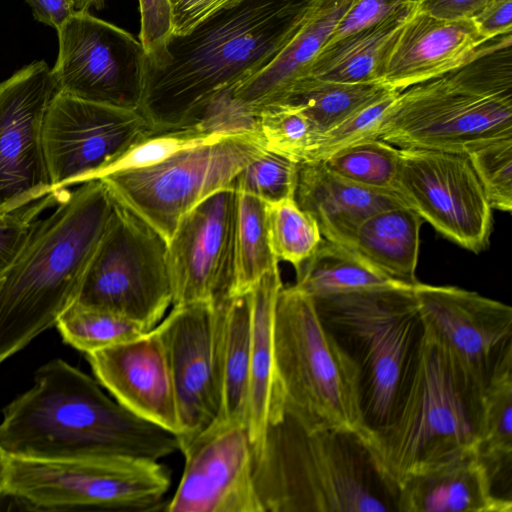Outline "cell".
Masks as SVG:
<instances>
[{"mask_svg":"<svg viewBox=\"0 0 512 512\" xmlns=\"http://www.w3.org/2000/svg\"><path fill=\"white\" fill-rule=\"evenodd\" d=\"M312 0H243L171 35L147 58L139 112L154 132L207 120L263 70L300 28Z\"/></svg>","mask_w":512,"mask_h":512,"instance_id":"cell-1","label":"cell"},{"mask_svg":"<svg viewBox=\"0 0 512 512\" xmlns=\"http://www.w3.org/2000/svg\"><path fill=\"white\" fill-rule=\"evenodd\" d=\"M0 448L36 460L115 456L160 460L179 450L178 437L115 399L99 382L62 359L34 374V384L2 410Z\"/></svg>","mask_w":512,"mask_h":512,"instance_id":"cell-2","label":"cell"},{"mask_svg":"<svg viewBox=\"0 0 512 512\" xmlns=\"http://www.w3.org/2000/svg\"><path fill=\"white\" fill-rule=\"evenodd\" d=\"M114 209L107 186L93 179L64 191L55 211L38 220L0 282V364L76 300Z\"/></svg>","mask_w":512,"mask_h":512,"instance_id":"cell-3","label":"cell"},{"mask_svg":"<svg viewBox=\"0 0 512 512\" xmlns=\"http://www.w3.org/2000/svg\"><path fill=\"white\" fill-rule=\"evenodd\" d=\"M253 476L264 512L396 511V492L360 437L310 428L285 410L253 456Z\"/></svg>","mask_w":512,"mask_h":512,"instance_id":"cell-4","label":"cell"},{"mask_svg":"<svg viewBox=\"0 0 512 512\" xmlns=\"http://www.w3.org/2000/svg\"><path fill=\"white\" fill-rule=\"evenodd\" d=\"M374 138L464 154L512 138L511 33L487 41L461 67L400 91Z\"/></svg>","mask_w":512,"mask_h":512,"instance_id":"cell-5","label":"cell"},{"mask_svg":"<svg viewBox=\"0 0 512 512\" xmlns=\"http://www.w3.org/2000/svg\"><path fill=\"white\" fill-rule=\"evenodd\" d=\"M313 300L356 364L362 412L373 438L393 419L423 346L425 326L413 286L396 283Z\"/></svg>","mask_w":512,"mask_h":512,"instance_id":"cell-6","label":"cell"},{"mask_svg":"<svg viewBox=\"0 0 512 512\" xmlns=\"http://www.w3.org/2000/svg\"><path fill=\"white\" fill-rule=\"evenodd\" d=\"M483 392L426 336L406 394L391 422L368 446L396 492L410 475L439 464L478 440Z\"/></svg>","mask_w":512,"mask_h":512,"instance_id":"cell-7","label":"cell"},{"mask_svg":"<svg viewBox=\"0 0 512 512\" xmlns=\"http://www.w3.org/2000/svg\"><path fill=\"white\" fill-rule=\"evenodd\" d=\"M274 358L284 410L310 428L372 440L361 407L356 364L295 285L282 287L274 315Z\"/></svg>","mask_w":512,"mask_h":512,"instance_id":"cell-8","label":"cell"},{"mask_svg":"<svg viewBox=\"0 0 512 512\" xmlns=\"http://www.w3.org/2000/svg\"><path fill=\"white\" fill-rule=\"evenodd\" d=\"M170 483L166 466L140 457L4 461L3 495L34 510H164Z\"/></svg>","mask_w":512,"mask_h":512,"instance_id":"cell-9","label":"cell"},{"mask_svg":"<svg viewBox=\"0 0 512 512\" xmlns=\"http://www.w3.org/2000/svg\"><path fill=\"white\" fill-rule=\"evenodd\" d=\"M265 150L253 127L242 128L156 164L98 179L168 242L188 211L214 192L233 186L237 174Z\"/></svg>","mask_w":512,"mask_h":512,"instance_id":"cell-10","label":"cell"},{"mask_svg":"<svg viewBox=\"0 0 512 512\" xmlns=\"http://www.w3.org/2000/svg\"><path fill=\"white\" fill-rule=\"evenodd\" d=\"M114 199L113 216L75 301L120 315L148 332L173 302L168 243L142 217Z\"/></svg>","mask_w":512,"mask_h":512,"instance_id":"cell-11","label":"cell"},{"mask_svg":"<svg viewBox=\"0 0 512 512\" xmlns=\"http://www.w3.org/2000/svg\"><path fill=\"white\" fill-rule=\"evenodd\" d=\"M57 34L56 92L139 111L147 66L140 41L89 11H75Z\"/></svg>","mask_w":512,"mask_h":512,"instance_id":"cell-12","label":"cell"},{"mask_svg":"<svg viewBox=\"0 0 512 512\" xmlns=\"http://www.w3.org/2000/svg\"><path fill=\"white\" fill-rule=\"evenodd\" d=\"M394 193L450 241L474 253L488 247L493 209L466 154L399 148Z\"/></svg>","mask_w":512,"mask_h":512,"instance_id":"cell-13","label":"cell"},{"mask_svg":"<svg viewBox=\"0 0 512 512\" xmlns=\"http://www.w3.org/2000/svg\"><path fill=\"white\" fill-rule=\"evenodd\" d=\"M155 133L138 110L56 92L44 122V149L54 191L98 179L133 146Z\"/></svg>","mask_w":512,"mask_h":512,"instance_id":"cell-14","label":"cell"},{"mask_svg":"<svg viewBox=\"0 0 512 512\" xmlns=\"http://www.w3.org/2000/svg\"><path fill=\"white\" fill-rule=\"evenodd\" d=\"M413 291L426 336L484 392L493 374L512 359V308L454 286L418 281Z\"/></svg>","mask_w":512,"mask_h":512,"instance_id":"cell-15","label":"cell"},{"mask_svg":"<svg viewBox=\"0 0 512 512\" xmlns=\"http://www.w3.org/2000/svg\"><path fill=\"white\" fill-rule=\"evenodd\" d=\"M55 93L44 60L0 82V213L20 210L54 192L43 131Z\"/></svg>","mask_w":512,"mask_h":512,"instance_id":"cell-16","label":"cell"},{"mask_svg":"<svg viewBox=\"0 0 512 512\" xmlns=\"http://www.w3.org/2000/svg\"><path fill=\"white\" fill-rule=\"evenodd\" d=\"M185 465L167 512H264L244 421L215 420L179 445Z\"/></svg>","mask_w":512,"mask_h":512,"instance_id":"cell-17","label":"cell"},{"mask_svg":"<svg viewBox=\"0 0 512 512\" xmlns=\"http://www.w3.org/2000/svg\"><path fill=\"white\" fill-rule=\"evenodd\" d=\"M237 191L220 189L188 211L168 240L172 306L216 304L233 279Z\"/></svg>","mask_w":512,"mask_h":512,"instance_id":"cell-18","label":"cell"},{"mask_svg":"<svg viewBox=\"0 0 512 512\" xmlns=\"http://www.w3.org/2000/svg\"><path fill=\"white\" fill-rule=\"evenodd\" d=\"M215 307L196 302L173 306L155 327L165 347L181 431L179 445L218 416L214 366Z\"/></svg>","mask_w":512,"mask_h":512,"instance_id":"cell-19","label":"cell"},{"mask_svg":"<svg viewBox=\"0 0 512 512\" xmlns=\"http://www.w3.org/2000/svg\"><path fill=\"white\" fill-rule=\"evenodd\" d=\"M99 384L122 406L176 436L181 431L165 347L156 329L86 353Z\"/></svg>","mask_w":512,"mask_h":512,"instance_id":"cell-20","label":"cell"},{"mask_svg":"<svg viewBox=\"0 0 512 512\" xmlns=\"http://www.w3.org/2000/svg\"><path fill=\"white\" fill-rule=\"evenodd\" d=\"M487 41L472 19H440L415 8L389 52L381 84L400 92L444 75L471 61Z\"/></svg>","mask_w":512,"mask_h":512,"instance_id":"cell-21","label":"cell"},{"mask_svg":"<svg viewBox=\"0 0 512 512\" xmlns=\"http://www.w3.org/2000/svg\"><path fill=\"white\" fill-rule=\"evenodd\" d=\"M353 0H312L292 39L259 73L236 88L227 103L235 116L253 121L264 109L283 104L295 84L326 46L339 19Z\"/></svg>","mask_w":512,"mask_h":512,"instance_id":"cell-22","label":"cell"},{"mask_svg":"<svg viewBox=\"0 0 512 512\" xmlns=\"http://www.w3.org/2000/svg\"><path fill=\"white\" fill-rule=\"evenodd\" d=\"M493 480L475 448L408 476L398 487L399 512H511V499L493 493Z\"/></svg>","mask_w":512,"mask_h":512,"instance_id":"cell-23","label":"cell"},{"mask_svg":"<svg viewBox=\"0 0 512 512\" xmlns=\"http://www.w3.org/2000/svg\"><path fill=\"white\" fill-rule=\"evenodd\" d=\"M294 199L314 218L323 238L345 246L369 216L405 205L395 193L373 190L339 176L322 160L299 164Z\"/></svg>","mask_w":512,"mask_h":512,"instance_id":"cell-24","label":"cell"},{"mask_svg":"<svg viewBox=\"0 0 512 512\" xmlns=\"http://www.w3.org/2000/svg\"><path fill=\"white\" fill-rule=\"evenodd\" d=\"M282 287L277 266L265 273L250 290L252 317L246 425L253 456L259 452L268 426L284 411L274 358V315Z\"/></svg>","mask_w":512,"mask_h":512,"instance_id":"cell-25","label":"cell"},{"mask_svg":"<svg viewBox=\"0 0 512 512\" xmlns=\"http://www.w3.org/2000/svg\"><path fill=\"white\" fill-rule=\"evenodd\" d=\"M214 307L217 420L246 423L252 317L250 292L228 296Z\"/></svg>","mask_w":512,"mask_h":512,"instance_id":"cell-26","label":"cell"},{"mask_svg":"<svg viewBox=\"0 0 512 512\" xmlns=\"http://www.w3.org/2000/svg\"><path fill=\"white\" fill-rule=\"evenodd\" d=\"M424 220L406 205L382 209L357 229L347 247L389 279L418 282L420 228Z\"/></svg>","mask_w":512,"mask_h":512,"instance_id":"cell-27","label":"cell"},{"mask_svg":"<svg viewBox=\"0 0 512 512\" xmlns=\"http://www.w3.org/2000/svg\"><path fill=\"white\" fill-rule=\"evenodd\" d=\"M414 10L325 46L307 76L343 83H381L389 52Z\"/></svg>","mask_w":512,"mask_h":512,"instance_id":"cell-28","label":"cell"},{"mask_svg":"<svg viewBox=\"0 0 512 512\" xmlns=\"http://www.w3.org/2000/svg\"><path fill=\"white\" fill-rule=\"evenodd\" d=\"M295 271L294 285L312 298L399 283L351 248L325 238Z\"/></svg>","mask_w":512,"mask_h":512,"instance_id":"cell-29","label":"cell"},{"mask_svg":"<svg viewBox=\"0 0 512 512\" xmlns=\"http://www.w3.org/2000/svg\"><path fill=\"white\" fill-rule=\"evenodd\" d=\"M237 191L233 279L230 295L250 292L255 283L278 266L269 241L266 203Z\"/></svg>","mask_w":512,"mask_h":512,"instance_id":"cell-30","label":"cell"},{"mask_svg":"<svg viewBox=\"0 0 512 512\" xmlns=\"http://www.w3.org/2000/svg\"><path fill=\"white\" fill-rule=\"evenodd\" d=\"M477 453L492 480L512 460V359L491 377L482 396Z\"/></svg>","mask_w":512,"mask_h":512,"instance_id":"cell-31","label":"cell"},{"mask_svg":"<svg viewBox=\"0 0 512 512\" xmlns=\"http://www.w3.org/2000/svg\"><path fill=\"white\" fill-rule=\"evenodd\" d=\"M387 89L381 83H343L307 76L295 84L283 104L300 106L321 134Z\"/></svg>","mask_w":512,"mask_h":512,"instance_id":"cell-32","label":"cell"},{"mask_svg":"<svg viewBox=\"0 0 512 512\" xmlns=\"http://www.w3.org/2000/svg\"><path fill=\"white\" fill-rule=\"evenodd\" d=\"M55 325L63 341L85 354L146 332L127 318L76 301L59 316Z\"/></svg>","mask_w":512,"mask_h":512,"instance_id":"cell-33","label":"cell"},{"mask_svg":"<svg viewBox=\"0 0 512 512\" xmlns=\"http://www.w3.org/2000/svg\"><path fill=\"white\" fill-rule=\"evenodd\" d=\"M322 161L331 171L351 182L373 190L394 193L399 148L386 141H361Z\"/></svg>","mask_w":512,"mask_h":512,"instance_id":"cell-34","label":"cell"},{"mask_svg":"<svg viewBox=\"0 0 512 512\" xmlns=\"http://www.w3.org/2000/svg\"><path fill=\"white\" fill-rule=\"evenodd\" d=\"M266 217L275 257L297 270L323 239L316 221L298 206L294 198L266 203Z\"/></svg>","mask_w":512,"mask_h":512,"instance_id":"cell-35","label":"cell"},{"mask_svg":"<svg viewBox=\"0 0 512 512\" xmlns=\"http://www.w3.org/2000/svg\"><path fill=\"white\" fill-rule=\"evenodd\" d=\"M253 127L266 149L299 163L309 160L320 135L306 112L295 104L262 110L254 117Z\"/></svg>","mask_w":512,"mask_h":512,"instance_id":"cell-36","label":"cell"},{"mask_svg":"<svg viewBox=\"0 0 512 512\" xmlns=\"http://www.w3.org/2000/svg\"><path fill=\"white\" fill-rule=\"evenodd\" d=\"M299 164L266 149L237 174L233 187L265 203L294 198Z\"/></svg>","mask_w":512,"mask_h":512,"instance_id":"cell-37","label":"cell"},{"mask_svg":"<svg viewBox=\"0 0 512 512\" xmlns=\"http://www.w3.org/2000/svg\"><path fill=\"white\" fill-rule=\"evenodd\" d=\"M398 93L399 91L387 89L335 126L322 132L309 160H324L348 146L375 139V130Z\"/></svg>","mask_w":512,"mask_h":512,"instance_id":"cell-38","label":"cell"},{"mask_svg":"<svg viewBox=\"0 0 512 512\" xmlns=\"http://www.w3.org/2000/svg\"><path fill=\"white\" fill-rule=\"evenodd\" d=\"M492 209L512 210V138L485 143L466 153Z\"/></svg>","mask_w":512,"mask_h":512,"instance_id":"cell-39","label":"cell"},{"mask_svg":"<svg viewBox=\"0 0 512 512\" xmlns=\"http://www.w3.org/2000/svg\"><path fill=\"white\" fill-rule=\"evenodd\" d=\"M63 192L54 191L20 210L0 213V277L25 247L37 225L38 216L58 202Z\"/></svg>","mask_w":512,"mask_h":512,"instance_id":"cell-40","label":"cell"},{"mask_svg":"<svg viewBox=\"0 0 512 512\" xmlns=\"http://www.w3.org/2000/svg\"><path fill=\"white\" fill-rule=\"evenodd\" d=\"M415 7L416 0H353L336 24L326 46Z\"/></svg>","mask_w":512,"mask_h":512,"instance_id":"cell-41","label":"cell"},{"mask_svg":"<svg viewBox=\"0 0 512 512\" xmlns=\"http://www.w3.org/2000/svg\"><path fill=\"white\" fill-rule=\"evenodd\" d=\"M141 17L139 40L147 58L156 57L170 38V0H138Z\"/></svg>","mask_w":512,"mask_h":512,"instance_id":"cell-42","label":"cell"},{"mask_svg":"<svg viewBox=\"0 0 512 512\" xmlns=\"http://www.w3.org/2000/svg\"><path fill=\"white\" fill-rule=\"evenodd\" d=\"M243 0H170L171 35H184L213 15Z\"/></svg>","mask_w":512,"mask_h":512,"instance_id":"cell-43","label":"cell"},{"mask_svg":"<svg viewBox=\"0 0 512 512\" xmlns=\"http://www.w3.org/2000/svg\"><path fill=\"white\" fill-rule=\"evenodd\" d=\"M471 19L487 40L509 34L512 32V0H491Z\"/></svg>","mask_w":512,"mask_h":512,"instance_id":"cell-44","label":"cell"},{"mask_svg":"<svg viewBox=\"0 0 512 512\" xmlns=\"http://www.w3.org/2000/svg\"><path fill=\"white\" fill-rule=\"evenodd\" d=\"M491 0H416V10L440 19L473 18Z\"/></svg>","mask_w":512,"mask_h":512,"instance_id":"cell-45","label":"cell"},{"mask_svg":"<svg viewBox=\"0 0 512 512\" xmlns=\"http://www.w3.org/2000/svg\"><path fill=\"white\" fill-rule=\"evenodd\" d=\"M32 8L34 18L56 31L75 12L70 0H25Z\"/></svg>","mask_w":512,"mask_h":512,"instance_id":"cell-46","label":"cell"},{"mask_svg":"<svg viewBox=\"0 0 512 512\" xmlns=\"http://www.w3.org/2000/svg\"><path fill=\"white\" fill-rule=\"evenodd\" d=\"M75 11H89L90 8L100 9L106 0H70Z\"/></svg>","mask_w":512,"mask_h":512,"instance_id":"cell-47","label":"cell"},{"mask_svg":"<svg viewBox=\"0 0 512 512\" xmlns=\"http://www.w3.org/2000/svg\"><path fill=\"white\" fill-rule=\"evenodd\" d=\"M5 454L0 448V497L3 496Z\"/></svg>","mask_w":512,"mask_h":512,"instance_id":"cell-48","label":"cell"},{"mask_svg":"<svg viewBox=\"0 0 512 512\" xmlns=\"http://www.w3.org/2000/svg\"><path fill=\"white\" fill-rule=\"evenodd\" d=\"M2 277H3V276H2ZM2 277H0V282H1V280H2Z\"/></svg>","mask_w":512,"mask_h":512,"instance_id":"cell-49","label":"cell"}]
</instances>
